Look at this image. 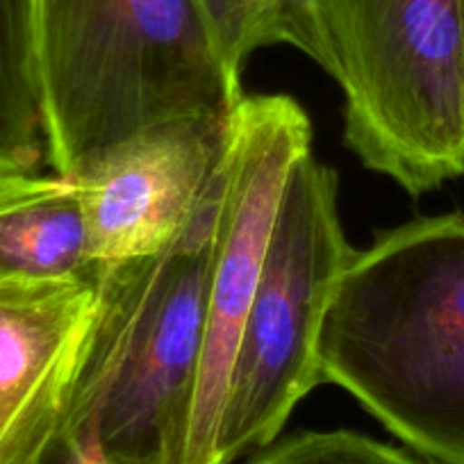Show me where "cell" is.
<instances>
[{
  "label": "cell",
  "mask_w": 464,
  "mask_h": 464,
  "mask_svg": "<svg viewBox=\"0 0 464 464\" xmlns=\"http://www.w3.org/2000/svg\"><path fill=\"white\" fill-rule=\"evenodd\" d=\"M462 3H464V0H462Z\"/></svg>",
  "instance_id": "obj_14"
},
{
  "label": "cell",
  "mask_w": 464,
  "mask_h": 464,
  "mask_svg": "<svg viewBox=\"0 0 464 464\" xmlns=\"http://www.w3.org/2000/svg\"><path fill=\"white\" fill-rule=\"evenodd\" d=\"M42 155L33 0H0V176L33 171Z\"/></svg>",
  "instance_id": "obj_10"
},
{
  "label": "cell",
  "mask_w": 464,
  "mask_h": 464,
  "mask_svg": "<svg viewBox=\"0 0 464 464\" xmlns=\"http://www.w3.org/2000/svg\"><path fill=\"white\" fill-rule=\"evenodd\" d=\"M217 205L218 194L167 251L98 266L96 321L62 430L107 464L187 462Z\"/></svg>",
  "instance_id": "obj_3"
},
{
  "label": "cell",
  "mask_w": 464,
  "mask_h": 464,
  "mask_svg": "<svg viewBox=\"0 0 464 464\" xmlns=\"http://www.w3.org/2000/svg\"><path fill=\"white\" fill-rule=\"evenodd\" d=\"M98 312L92 280L0 301V464H34L60 435Z\"/></svg>",
  "instance_id": "obj_8"
},
{
  "label": "cell",
  "mask_w": 464,
  "mask_h": 464,
  "mask_svg": "<svg viewBox=\"0 0 464 464\" xmlns=\"http://www.w3.org/2000/svg\"><path fill=\"white\" fill-rule=\"evenodd\" d=\"M312 153V123L285 93L244 96L232 114L205 296V330L185 464H217V437L244 321L292 169Z\"/></svg>",
  "instance_id": "obj_6"
},
{
  "label": "cell",
  "mask_w": 464,
  "mask_h": 464,
  "mask_svg": "<svg viewBox=\"0 0 464 464\" xmlns=\"http://www.w3.org/2000/svg\"><path fill=\"white\" fill-rule=\"evenodd\" d=\"M34 464H107L101 455L93 450L92 444H87L80 437L71 432L60 430V435L48 444L42 458Z\"/></svg>",
  "instance_id": "obj_13"
},
{
  "label": "cell",
  "mask_w": 464,
  "mask_h": 464,
  "mask_svg": "<svg viewBox=\"0 0 464 464\" xmlns=\"http://www.w3.org/2000/svg\"><path fill=\"white\" fill-rule=\"evenodd\" d=\"M244 464H430L351 430H307L256 450Z\"/></svg>",
  "instance_id": "obj_12"
},
{
  "label": "cell",
  "mask_w": 464,
  "mask_h": 464,
  "mask_svg": "<svg viewBox=\"0 0 464 464\" xmlns=\"http://www.w3.org/2000/svg\"><path fill=\"white\" fill-rule=\"evenodd\" d=\"M316 360L430 464H464V217L387 230L334 283Z\"/></svg>",
  "instance_id": "obj_1"
},
{
  "label": "cell",
  "mask_w": 464,
  "mask_h": 464,
  "mask_svg": "<svg viewBox=\"0 0 464 464\" xmlns=\"http://www.w3.org/2000/svg\"><path fill=\"white\" fill-rule=\"evenodd\" d=\"M227 69L242 78L253 53L287 46L310 57L312 42L303 0H198Z\"/></svg>",
  "instance_id": "obj_11"
},
{
  "label": "cell",
  "mask_w": 464,
  "mask_h": 464,
  "mask_svg": "<svg viewBox=\"0 0 464 464\" xmlns=\"http://www.w3.org/2000/svg\"><path fill=\"white\" fill-rule=\"evenodd\" d=\"M355 158L421 196L464 173L462 0H303Z\"/></svg>",
  "instance_id": "obj_4"
},
{
  "label": "cell",
  "mask_w": 464,
  "mask_h": 464,
  "mask_svg": "<svg viewBox=\"0 0 464 464\" xmlns=\"http://www.w3.org/2000/svg\"><path fill=\"white\" fill-rule=\"evenodd\" d=\"M78 182L0 176V301H28L96 276Z\"/></svg>",
  "instance_id": "obj_9"
},
{
  "label": "cell",
  "mask_w": 464,
  "mask_h": 464,
  "mask_svg": "<svg viewBox=\"0 0 464 464\" xmlns=\"http://www.w3.org/2000/svg\"><path fill=\"white\" fill-rule=\"evenodd\" d=\"M232 114L144 132L75 180L98 266L167 251L214 203Z\"/></svg>",
  "instance_id": "obj_7"
},
{
  "label": "cell",
  "mask_w": 464,
  "mask_h": 464,
  "mask_svg": "<svg viewBox=\"0 0 464 464\" xmlns=\"http://www.w3.org/2000/svg\"><path fill=\"white\" fill-rule=\"evenodd\" d=\"M334 169L301 158L287 178L227 382L217 464L274 444L324 382L316 339L334 283L353 257Z\"/></svg>",
  "instance_id": "obj_5"
},
{
  "label": "cell",
  "mask_w": 464,
  "mask_h": 464,
  "mask_svg": "<svg viewBox=\"0 0 464 464\" xmlns=\"http://www.w3.org/2000/svg\"><path fill=\"white\" fill-rule=\"evenodd\" d=\"M44 150L78 180L119 146L244 101L198 0H33Z\"/></svg>",
  "instance_id": "obj_2"
}]
</instances>
